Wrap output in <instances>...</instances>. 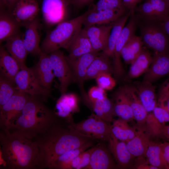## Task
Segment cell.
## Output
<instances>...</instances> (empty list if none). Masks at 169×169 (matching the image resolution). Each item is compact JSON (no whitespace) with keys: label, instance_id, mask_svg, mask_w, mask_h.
Listing matches in <instances>:
<instances>
[{"label":"cell","instance_id":"cell-1","mask_svg":"<svg viewBox=\"0 0 169 169\" xmlns=\"http://www.w3.org/2000/svg\"><path fill=\"white\" fill-rule=\"evenodd\" d=\"M69 124L63 121L45 134L33 139L39 150L37 169H49L58 157L80 147L91 139L73 130Z\"/></svg>","mask_w":169,"mask_h":169},{"label":"cell","instance_id":"cell-2","mask_svg":"<svg viewBox=\"0 0 169 169\" xmlns=\"http://www.w3.org/2000/svg\"><path fill=\"white\" fill-rule=\"evenodd\" d=\"M42 99L29 95L21 112L4 129L33 139L64 120L48 107Z\"/></svg>","mask_w":169,"mask_h":169},{"label":"cell","instance_id":"cell-3","mask_svg":"<svg viewBox=\"0 0 169 169\" xmlns=\"http://www.w3.org/2000/svg\"><path fill=\"white\" fill-rule=\"evenodd\" d=\"M0 144L1 168L37 169L39 150L35 140L1 129Z\"/></svg>","mask_w":169,"mask_h":169},{"label":"cell","instance_id":"cell-4","mask_svg":"<svg viewBox=\"0 0 169 169\" xmlns=\"http://www.w3.org/2000/svg\"><path fill=\"white\" fill-rule=\"evenodd\" d=\"M88 13L87 10L74 18L59 23L47 34L40 47L41 52L49 54L60 48L67 49L72 39L81 28Z\"/></svg>","mask_w":169,"mask_h":169},{"label":"cell","instance_id":"cell-5","mask_svg":"<svg viewBox=\"0 0 169 169\" xmlns=\"http://www.w3.org/2000/svg\"><path fill=\"white\" fill-rule=\"evenodd\" d=\"M136 19L143 44L155 52L169 54V37L161 21Z\"/></svg>","mask_w":169,"mask_h":169},{"label":"cell","instance_id":"cell-6","mask_svg":"<svg viewBox=\"0 0 169 169\" xmlns=\"http://www.w3.org/2000/svg\"><path fill=\"white\" fill-rule=\"evenodd\" d=\"M69 125L78 133L92 139L108 141L111 134L109 122L94 113L79 122L69 123Z\"/></svg>","mask_w":169,"mask_h":169},{"label":"cell","instance_id":"cell-7","mask_svg":"<svg viewBox=\"0 0 169 169\" xmlns=\"http://www.w3.org/2000/svg\"><path fill=\"white\" fill-rule=\"evenodd\" d=\"M14 84L19 91L44 101L49 95V90L40 84L33 68L20 69L15 77Z\"/></svg>","mask_w":169,"mask_h":169},{"label":"cell","instance_id":"cell-8","mask_svg":"<svg viewBox=\"0 0 169 169\" xmlns=\"http://www.w3.org/2000/svg\"><path fill=\"white\" fill-rule=\"evenodd\" d=\"M55 76L60 82L59 90L61 95L66 93L67 88L73 79L72 72L66 56L59 49L49 54Z\"/></svg>","mask_w":169,"mask_h":169},{"label":"cell","instance_id":"cell-9","mask_svg":"<svg viewBox=\"0 0 169 169\" xmlns=\"http://www.w3.org/2000/svg\"><path fill=\"white\" fill-rule=\"evenodd\" d=\"M130 17L127 24L122 29L115 46L113 56V73L116 78H120L124 72L120 59L121 50L126 43L135 35L137 25L135 13L131 14Z\"/></svg>","mask_w":169,"mask_h":169},{"label":"cell","instance_id":"cell-10","mask_svg":"<svg viewBox=\"0 0 169 169\" xmlns=\"http://www.w3.org/2000/svg\"><path fill=\"white\" fill-rule=\"evenodd\" d=\"M29 95L17 90L14 95L0 107V126L6 129L10 121L19 113L26 104Z\"/></svg>","mask_w":169,"mask_h":169},{"label":"cell","instance_id":"cell-11","mask_svg":"<svg viewBox=\"0 0 169 169\" xmlns=\"http://www.w3.org/2000/svg\"><path fill=\"white\" fill-rule=\"evenodd\" d=\"M70 0H42L41 10L44 20L48 25H53L64 21Z\"/></svg>","mask_w":169,"mask_h":169},{"label":"cell","instance_id":"cell-12","mask_svg":"<svg viewBox=\"0 0 169 169\" xmlns=\"http://www.w3.org/2000/svg\"><path fill=\"white\" fill-rule=\"evenodd\" d=\"M40 9L37 0H18L8 12L22 26L37 17Z\"/></svg>","mask_w":169,"mask_h":169},{"label":"cell","instance_id":"cell-13","mask_svg":"<svg viewBox=\"0 0 169 169\" xmlns=\"http://www.w3.org/2000/svg\"><path fill=\"white\" fill-rule=\"evenodd\" d=\"M40 24L37 17L22 26L25 28L24 32L23 33V41L28 54L39 55L41 52L39 47Z\"/></svg>","mask_w":169,"mask_h":169},{"label":"cell","instance_id":"cell-14","mask_svg":"<svg viewBox=\"0 0 169 169\" xmlns=\"http://www.w3.org/2000/svg\"><path fill=\"white\" fill-rule=\"evenodd\" d=\"M110 151L112 155L119 168H131L135 157L128 149L126 143L116 138L111 133L108 141Z\"/></svg>","mask_w":169,"mask_h":169},{"label":"cell","instance_id":"cell-15","mask_svg":"<svg viewBox=\"0 0 169 169\" xmlns=\"http://www.w3.org/2000/svg\"><path fill=\"white\" fill-rule=\"evenodd\" d=\"M84 20L83 25L87 27L95 25L113 23L128 11L119 9L94 10L91 8Z\"/></svg>","mask_w":169,"mask_h":169},{"label":"cell","instance_id":"cell-16","mask_svg":"<svg viewBox=\"0 0 169 169\" xmlns=\"http://www.w3.org/2000/svg\"><path fill=\"white\" fill-rule=\"evenodd\" d=\"M169 74V54L155 52L152 63L145 73L143 81L151 84Z\"/></svg>","mask_w":169,"mask_h":169},{"label":"cell","instance_id":"cell-17","mask_svg":"<svg viewBox=\"0 0 169 169\" xmlns=\"http://www.w3.org/2000/svg\"><path fill=\"white\" fill-rule=\"evenodd\" d=\"M84 103L100 118L108 122L112 121L114 115V102L107 97L102 99L92 100L87 96L83 87L80 88Z\"/></svg>","mask_w":169,"mask_h":169},{"label":"cell","instance_id":"cell-18","mask_svg":"<svg viewBox=\"0 0 169 169\" xmlns=\"http://www.w3.org/2000/svg\"><path fill=\"white\" fill-rule=\"evenodd\" d=\"M131 108L134 120L139 128L146 129L148 113L140 100L135 86L125 85L123 86Z\"/></svg>","mask_w":169,"mask_h":169},{"label":"cell","instance_id":"cell-19","mask_svg":"<svg viewBox=\"0 0 169 169\" xmlns=\"http://www.w3.org/2000/svg\"><path fill=\"white\" fill-rule=\"evenodd\" d=\"M79 99L74 94H64L57 101L55 112L60 118L69 123L73 122V115L79 111Z\"/></svg>","mask_w":169,"mask_h":169},{"label":"cell","instance_id":"cell-20","mask_svg":"<svg viewBox=\"0 0 169 169\" xmlns=\"http://www.w3.org/2000/svg\"><path fill=\"white\" fill-rule=\"evenodd\" d=\"M99 54L98 52H91L74 58L66 57L72 72L73 79L79 83L80 86L83 85L89 67Z\"/></svg>","mask_w":169,"mask_h":169},{"label":"cell","instance_id":"cell-21","mask_svg":"<svg viewBox=\"0 0 169 169\" xmlns=\"http://www.w3.org/2000/svg\"><path fill=\"white\" fill-rule=\"evenodd\" d=\"M119 168L109 151L102 144L94 147L89 164L84 169H112Z\"/></svg>","mask_w":169,"mask_h":169},{"label":"cell","instance_id":"cell-22","mask_svg":"<svg viewBox=\"0 0 169 169\" xmlns=\"http://www.w3.org/2000/svg\"><path fill=\"white\" fill-rule=\"evenodd\" d=\"M39 61L33 68L34 73L41 85L49 90L55 76L48 54L41 52Z\"/></svg>","mask_w":169,"mask_h":169},{"label":"cell","instance_id":"cell-23","mask_svg":"<svg viewBox=\"0 0 169 169\" xmlns=\"http://www.w3.org/2000/svg\"><path fill=\"white\" fill-rule=\"evenodd\" d=\"M20 32L6 41L4 47L8 53L17 61L20 69L27 67L25 61L28 54Z\"/></svg>","mask_w":169,"mask_h":169},{"label":"cell","instance_id":"cell-24","mask_svg":"<svg viewBox=\"0 0 169 169\" xmlns=\"http://www.w3.org/2000/svg\"><path fill=\"white\" fill-rule=\"evenodd\" d=\"M114 100L115 116L128 122L134 120L131 108L123 86L115 92Z\"/></svg>","mask_w":169,"mask_h":169},{"label":"cell","instance_id":"cell-25","mask_svg":"<svg viewBox=\"0 0 169 169\" xmlns=\"http://www.w3.org/2000/svg\"><path fill=\"white\" fill-rule=\"evenodd\" d=\"M69 54L67 57L74 58L83 54L93 52L89 38L83 28H81L74 36L67 49Z\"/></svg>","mask_w":169,"mask_h":169},{"label":"cell","instance_id":"cell-26","mask_svg":"<svg viewBox=\"0 0 169 169\" xmlns=\"http://www.w3.org/2000/svg\"><path fill=\"white\" fill-rule=\"evenodd\" d=\"M137 93L145 108L148 113L153 112L158 105L155 87L152 84L142 81L135 86Z\"/></svg>","mask_w":169,"mask_h":169},{"label":"cell","instance_id":"cell-27","mask_svg":"<svg viewBox=\"0 0 169 169\" xmlns=\"http://www.w3.org/2000/svg\"><path fill=\"white\" fill-rule=\"evenodd\" d=\"M0 68L1 75L14 84L15 77L20 68L17 61L3 46L0 49Z\"/></svg>","mask_w":169,"mask_h":169},{"label":"cell","instance_id":"cell-28","mask_svg":"<svg viewBox=\"0 0 169 169\" xmlns=\"http://www.w3.org/2000/svg\"><path fill=\"white\" fill-rule=\"evenodd\" d=\"M150 134L144 129L138 128L136 135L126 143L127 147L135 157L142 156L145 154L151 141Z\"/></svg>","mask_w":169,"mask_h":169},{"label":"cell","instance_id":"cell-29","mask_svg":"<svg viewBox=\"0 0 169 169\" xmlns=\"http://www.w3.org/2000/svg\"><path fill=\"white\" fill-rule=\"evenodd\" d=\"M132 13L128 11L113 23L106 46L102 53L110 58L113 57L116 43L125 23Z\"/></svg>","mask_w":169,"mask_h":169},{"label":"cell","instance_id":"cell-30","mask_svg":"<svg viewBox=\"0 0 169 169\" xmlns=\"http://www.w3.org/2000/svg\"><path fill=\"white\" fill-rule=\"evenodd\" d=\"M152 59L153 57L149 50L143 48L140 54L131 64L126 79L136 78L146 73L149 68Z\"/></svg>","mask_w":169,"mask_h":169},{"label":"cell","instance_id":"cell-31","mask_svg":"<svg viewBox=\"0 0 169 169\" xmlns=\"http://www.w3.org/2000/svg\"><path fill=\"white\" fill-rule=\"evenodd\" d=\"M21 26L8 12L0 10V44L19 33Z\"/></svg>","mask_w":169,"mask_h":169},{"label":"cell","instance_id":"cell-32","mask_svg":"<svg viewBox=\"0 0 169 169\" xmlns=\"http://www.w3.org/2000/svg\"><path fill=\"white\" fill-rule=\"evenodd\" d=\"M110 58L101 53L94 59L89 67L86 74L85 80L95 79L99 75L113 73Z\"/></svg>","mask_w":169,"mask_h":169},{"label":"cell","instance_id":"cell-33","mask_svg":"<svg viewBox=\"0 0 169 169\" xmlns=\"http://www.w3.org/2000/svg\"><path fill=\"white\" fill-rule=\"evenodd\" d=\"M93 146L89 141L76 149L72 150L57 158L51 165L49 169H70L72 161L78 156Z\"/></svg>","mask_w":169,"mask_h":169},{"label":"cell","instance_id":"cell-34","mask_svg":"<svg viewBox=\"0 0 169 169\" xmlns=\"http://www.w3.org/2000/svg\"><path fill=\"white\" fill-rule=\"evenodd\" d=\"M148 163L157 169H169L162 151L160 143L150 141L145 154Z\"/></svg>","mask_w":169,"mask_h":169},{"label":"cell","instance_id":"cell-35","mask_svg":"<svg viewBox=\"0 0 169 169\" xmlns=\"http://www.w3.org/2000/svg\"><path fill=\"white\" fill-rule=\"evenodd\" d=\"M143 44L140 37L135 35L126 43L120 52L125 63L131 64L134 61L141 53Z\"/></svg>","mask_w":169,"mask_h":169},{"label":"cell","instance_id":"cell-36","mask_svg":"<svg viewBox=\"0 0 169 169\" xmlns=\"http://www.w3.org/2000/svg\"><path fill=\"white\" fill-rule=\"evenodd\" d=\"M111 129V133L116 138L126 143L133 138L137 132L128 122L119 118L113 121Z\"/></svg>","mask_w":169,"mask_h":169},{"label":"cell","instance_id":"cell-37","mask_svg":"<svg viewBox=\"0 0 169 169\" xmlns=\"http://www.w3.org/2000/svg\"><path fill=\"white\" fill-rule=\"evenodd\" d=\"M135 13L137 19L159 21V18L151 4L147 0L135 8Z\"/></svg>","mask_w":169,"mask_h":169},{"label":"cell","instance_id":"cell-38","mask_svg":"<svg viewBox=\"0 0 169 169\" xmlns=\"http://www.w3.org/2000/svg\"><path fill=\"white\" fill-rule=\"evenodd\" d=\"M13 83L1 75L0 77V107L4 105L17 89Z\"/></svg>","mask_w":169,"mask_h":169},{"label":"cell","instance_id":"cell-39","mask_svg":"<svg viewBox=\"0 0 169 169\" xmlns=\"http://www.w3.org/2000/svg\"><path fill=\"white\" fill-rule=\"evenodd\" d=\"M113 23L100 26L95 25L84 27L83 28L89 38H95L109 35L113 26Z\"/></svg>","mask_w":169,"mask_h":169},{"label":"cell","instance_id":"cell-40","mask_svg":"<svg viewBox=\"0 0 169 169\" xmlns=\"http://www.w3.org/2000/svg\"><path fill=\"white\" fill-rule=\"evenodd\" d=\"M90 8L97 10L119 9L128 11L124 6L122 0H99Z\"/></svg>","mask_w":169,"mask_h":169},{"label":"cell","instance_id":"cell-41","mask_svg":"<svg viewBox=\"0 0 169 169\" xmlns=\"http://www.w3.org/2000/svg\"><path fill=\"white\" fill-rule=\"evenodd\" d=\"M151 4L160 21L169 16V5L166 0H147Z\"/></svg>","mask_w":169,"mask_h":169},{"label":"cell","instance_id":"cell-42","mask_svg":"<svg viewBox=\"0 0 169 169\" xmlns=\"http://www.w3.org/2000/svg\"><path fill=\"white\" fill-rule=\"evenodd\" d=\"M98 85L105 90L112 89L116 85L115 79L111 74L104 73L98 75L95 78Z\"/></svg>","mask_w":169,"mask_h":169},{"label":"cell","instance_id":"cell-43","mask_svg":"<svg viewBox=\"0 0 169 169\" xmlns=\"http://www.w3.org/2000/svg\"><path fill=\"white\" fill-rule=\"evenodd\" d=\"M153 113L162 127L165 125L166 122H169V113L164 107L158 105L153 110Z\"/></svg>","mask_w":169,"mask_h":169},{"label":"cell","instance_id":"cell-44","mask_svg":"<svg viewBox=\"0 0 169 169\" xmlns=\"http://www.w3.org/2000/svg\"><path fill=\"white\" fill-rule=\"evenodd\" d=\"M169 98V79L164 83L160 90L158 99L159 105H165Z\"/></svg>","mask_w":169,"mask_h":169},{"label":"cell","instance_id":"cell-45","mask_svg":"<svg viewBox=\"0 0 169 169\" xmlns=\"http://www.w3.org/2000/svg\"><path fill=\"white\" fill-rule=\"evenodd\" d=\"M105 90L98 85L94 86L90 89L87 96L92 100L103 99L107 97Z\"/></svg>","mask_w":169,"mask_h":169},{"label":"cell","instance_id":"cell-46","mask_svg":"<svg viewBox=\"0 0 169 169\" xmlns=\"http://www.w3.org/2000/svg\"><path fill=\"white\" fill-rule=\"evenodd\" d=\"M145 158L142 156L137 157L131 168L137 169H157L149 164Z\"/></svg>","mask_w":169,"mask_h":169},{"label":"cell","instance_id":"cell-47","mask_svg":"<svg viewBox=\"0 0 169 169\" xmlns=\"http://www.w3.org/2000/svg\"><path fill=\"white\" fill-rule=\"evenodd\" d=\"M93 149L94 147H92L80 154V162L79 169H84L89 164Z\"/></svg>","mask_w":169,"mask_h":169},{"label":"cell","instance_id":"cell-48","mask_svg":"<svg viewBox=\"0 0 169 169\" xmlns=\"http://www.w3.org/2000/svg\"><path fill=\"white\" fill-rule=\"evenodd\" d=\"M142 0H122L123 4L125 8L132 13H135V10L137 7V4Z\"/></svg>","mask_w":169,"mask_h":169},{"label":"cell","instance_id":"cell-49","mask_svg":"<svg viewBox=\"0 0 169 169\" xmlns=\"http://www.w3.org/2000/svg\"><path fill=\"white\" fill-rule=\"evenodd\" d=\"M18 0H0V10L9 12Z\"/></svg>","mask_w":169,"mask_h":169},{"label":"cell","instance_id":"cell-50","mask_svg":"<svg viewBox=\"0 0 169 169\" xmlns=\"http://www.w3.org/2000/svg\"><path fill=\"white\" fill-rule=\"evenodd\" d=\"M164 157L169 166V142L160 143Z\"/></svg>","mask_w":169,"mask_h":169},{"label":"cell","instance_id":"cell-51","mask_svg":"<svg viewBox=\"0 0 169 169\" xmlns=\"http://www.w3.org/2000/svg\"><path fill=\"white\" fill-rule=\"evenodd\" d=\"M94 0H70L71 4L78 7L81 8L92 2Z\"/></svg>","mask_w":169,"mask_h":169},{"label":"cell","instance_id":"cell-52","mask_svg":"<svg viewBox=\"0 0 169 169\" xmlns=\"http://www.w3.org/2000/svg\"><path fill=\"white\" fill-rule=\"evenodd\" d=\"M161 25L169 37V16L161 21Z\"/></svg>","mask_w":169,"mask_h":169},{"label":"cell","instance_id":"cell-53","mask_svg":"<svg viewBox=\"0 0 169 169\" xmlns=\"http://www.w3.org/2000/svg\"><path fill=\"white\" fill-rule=\"evenodd\" d=\"M161 136H163L169 140V125H165L161 128Z\"/></svg>","mask_w":169,"mask_h":169},{"label":"cell","instance_id":"cell-54","mask_svg":"<svg viewBox=\"0 0 169 169\" xmlns=\"http://www.w3.org/2000/svg\"><path fill=\"white\" fill-rule=\"evenodd\" d=\"M163 106L166 108L169 113V98L167 99L165 105Z\"/></svg>","mask_w":169,"mask_h":169},{"label":"cell","instance_id":"cell-55","mask_svg":"<svg viewBox=\"0 0 169 169\" xmlns=\"http://www.w3.org/2000/svg\"><path fill=\"white\" fill-rule=\"evenodd\" d=\"M169 5V0H166Z\"/></svg>","mask_w":169,"mask_h":169}]
</instances>
